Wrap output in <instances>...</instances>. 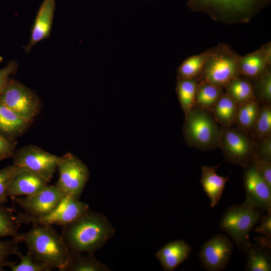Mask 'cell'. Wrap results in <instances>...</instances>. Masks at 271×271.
Wrapping results in <instances>:
<instances>
[{"mask_svg": "<svg viewBox=\"0 0 271 271\" xmlns=\"http://www.w3.org/2000/svg\"><path fill=\"white\" fill-rule=\"evenodd\" d=\"M115 232L106 217L89 209L64 225L62 236L71 254H93L112 238Z\"/></svg>", "mask_w": 271, "mask_h": 271, "instance_id": "obj_1", "label": "cell"}, {"mask_svg": "<svg viewBox=\"0 0 271 271\" xmlns=\"http://www.w3.org/2000/svg\"><path fill=\"white\" fill-rule=\"evenodd\" d=\"M18 240L25 243L33 257L50 270L64 271L71 254L62 235L51 225L33 224L28 232L19 234Z\"/></svg>", "mask_w": 271, "mask_h": 271, "instance_id": "obj_2", "label": "cell"}, {"mask_svg": "<svg viewBox=\"0 0 271 271\" xmlns=\"http://www.w3.org/2000/svg\"><path fill=\"white\" fill-rule=\"evenodd\" d=\"M221 130L211 112L196 105L185 115L183 134L190 147L205 151L219 148Z\"/></svg>", "mask_w": 271, "mask_h": 271, "instance_id": "obj_3", "label": "cell"}, {"mask_svg": "<svg viewBox=\"0 0 271 271\" xmlns=\"http://www.w3.org/2000/svg\"><path fill=\"white\" fill-rule=\"evenodd\" d=\"M270 0H187L192 10L208 14L224 22H246L267 6Z\"/></svg>", "mask_w": 271, "mask_h": 271, "instance_id": "obj_4", "label": "cell"}, {"mask_svg": "<svg viewBox=\"0 0 271 271\" xmlns=\"http://www.w3.org/2000/svg\"><path fill=\"white\" fill-rule=\"evenodd\" d=\"M208 55L199 81L210 83L222 88L239 76V57L226 46L207 51Z\"/></svg>", "mask_w": 271, "mask_h": 271, "instance_id": "obj_5", "label": "cell"}, {"mask_svg": "<svg viewBox=\"0 0 271 271\" xmlns=\"http://www.w3.org/2000/svg\"><path fill=\"white\" fill-rule=\"evenodd\" d=\"M260 216L258 208L244 201L232 205L226 210L220 220L219 228L231 237L239 249H242Z\"/></svg>", "mask_w": 271, "mask_h": 271, "instance_id": "obj_6", "label": "cell"}, {"mask_svg": "<svg viewBox=\"0 0 271 271\" xmlns=\"http://www.w3.org/2000/svg\"><path fill=\"white\" fill-rule=\"evenodd\" d=\"M221 127L219 148L225 160L243 168L251 164L256 140L250 133L236 127Z\"/></svg>", "mask_w": 271, "mask_h": 271, "instance_id": "obj_7", "label": "cell"}, {"mask_svg": "<svg viewBox=\"0 0 271 271\" xmlns=\"http://www.w3.org/2000/svg\"><path fill=\"white\" fill-rule=\"evenodd\" d=\"M0 102L30 123L38 115L41 107L40 100L34 91L12 78L0 96Z\"/></svg>", "mask_w": 271, "mask_h": 271, "instance_id": "obj_8", "label": "cell"}, {"mask_svg": "<svg viewBox=\"0 0 271 271\" xmlns=\"http://www.w3.org/2000/svg\"><path fill=\"white\" fill-rule=\"evenodd\" d=\"M65 195L56 185H48L33 195L11 198L24 211L19 213L22 223L28 224L50 213Z\"/></svg>", "mask_w": 271, "mask_h": 271, "instance_id": "obj_9", "label": "cell"}, {"mask_svg": "<svg viewBox=\"0 0 271 271\" xmlns=\"http://www.w3.org/2000/svg\"><path fill=\"white\" fill-rule=\"evenodd\" d=\"M59 177L56 185L68 195L79 199L89 177L87 167L76 156L67 153L59 157Z\"/></svg>", "mask_w": 271, "mask_h": 271, "instance_id": "obj_10", "label": "cell"}, {"mask_svg": "<svg viewBox=\"0 0 271 271\" xmlns=\"http://www.w3.org/2000/svg\"><path fill=\"white\" fill-rule=\"evenodd\" d=\"M13 164L31 172L49 183L57 168L59 157L39 147L29 145L15 152Z\"/></svg>", "mask_w": 271, "mask_h": 271, "instance_id": "obj_11", "label": "cell"}, {"mask_svg": "<svg viewBox=\"0 0 271 271\" xmlns=\"http://www.w3.org/2000/svg\"><path fill=\"white\" fill-rule=\"evenodd\" d=\"M233 248V243L228 237L218 234L202 245L199 257L207 270L220 271L229 262Z\"/></svg>", "mask_w": 271, "mask_h": 271, "instance_id": "obj_12", "label": "cell"}, {"mask_svg": "<svg viewBox=\"0 0 271 271\" xmlns=\"http://www.w3.org/2000/svg\"><path fill=\"white\" fill-rule=\"evenodd\" d=\"M243 168L245 201L255 207L264 210L267 213L271 212V188L252 164Z\"/></svg>", "mask_w": 271, "mask_h": 271, "instance_id": "obj_13", "label": "cell"}, {"mask_svg": "<svg viewBox=\"0 0 271 271\" xmlns=\"http://www.w3.org/2000/svg\"><path fill=\"white\" fill-rule=\"evenodd\" d=\"M89 209L88 204L80 201L79 199L65 195L50 213L43 217L32 219L29 223L63 226L77 219Z\"/></svg>", "mask_w": 271, "mask_h": 271, "instance_id": "obj_14", "label": "cell"}, {"mask_svg": "<svg viewBox=\"0 0 271 271\" xmlns=\"http://www.w3.org/2000/svg\"><path fill=\"white\" fill-rule=\"evenodd\" d=\"M55 0H44L40 7L32 28L31 38L24 49L29 52L40 41L50 35L55 12Z\"/></svg>", "mask_w": 271, "mask_h": 271, "instance_id": "obj_15", "label": "cell"}, {"mask_svg": "<svg viewBox=\"0 0 271 271\" xmlns=\"http://www.w3.org/2000/svg\"><path fill=\"white\" fill-rule=\"evenodd\" d=\"M48 183L37 175L19 168L9 185L8 196L10 198L30 196L44 188Z\"/></svg>", "mask_w": 271, "mask_h": 271, "instance_id": "obj_16", "label": "cell"}, {"mask_svg": "<svg viewBox=\"0 0 271 271\" xmlns=\"http://www.w3.org/2000/svg\"><path fill=\"white\" fill-rule=\"evenodd\" d=\"M270 63V45L268 44L260 50L239 57V70L240 75L250 80L260 76Z\"/></svg>", "mask_w": 271, "mask_h": 271, "instance_id": "obj_17", "label": "cell"}, {"mask_svg": "<svg viewBox=\"0 0 271 271\" xmlns=\"http://www.w3.org/2000/svg\"><path fill=\"white\" fill-rule=\"evenodd\" d=\"M191 251V246L186 241L176 240L165 244L155 255L164 270L173 271L189 257Z\"/></svg>", "mask_w": 271, "mask_h": 271, "instance_id": "obj_18", "label": "cell"}, {"mask_svg": "<svg viewBox=\"0 0 271 271\" xmlns=\"http://www.w3.org/2000/svg\"><path fill=\"white\" fill-rule=\"evenodd\" d=\"M220 164L214 167L201 166L200 182L203 190L210 201L212 208L216 206L219 202L224 189L228 177L218 175L216 171Z\"/></svg>", "mask_w": 271, "mask_h": 271, "instance_id": "obj_19", "label": "cell"}, {"mask_svg": "<svg viewBox=\"0 0 271 271\" xmlns=\"http://www.w3.org/2000/svg\"><path fill=\"white\" fill-rule=\"evenodd\" d=\"M246 257V269L249 271H270L271 270L270 249L250 240L243 246Z\"/></svg>", "mask_w": 271, "mask_h": 271, "instance_id": "obj_20", "label": "cell"}, {"mask_svg": "<svg viewBox=\"0 0 271 271\" xmlns=\"http://www.w3.org/2000/svg\"><path fill=\"white\" fill-rule=\"evenodd\" d=\"M28 122L10 108L0 102V133L14 137L24 131Z\"/></svg>", "mask_w": 271, "mask_h": 271, "instance_id": "obj_21", "label": "cell"}, {"mask_svg": "<svg viewBox=\"0 0 271 271\" xmlns=\"http://www.w3.org/2000/svg\"><path fill=\"white\" fill-rule=\"evenodd\" d=\"M238 104L224 92L211 112L217 123L222 127L234 124Z\"/></svg>", "mask_w": 271, "mask_h": 271, "instance_id": "obj_22", "label": "cell"}, {"mask_svg": "<svg viewBox=\"0 0 271 271\" xmlns=\"http://www.w3.org/2000/svg\"><path fill=\"white\" fill-rule=\"evenodd\" d=\"M198 84V78H177L176 91L185 115L195 105V98Z\"/></svg>", "mask_w": 271, "mask_h": 271, "instance_id": "obj_23", "label": "cell"}, {"mask_svg": "<svg viewBox=\"0 0 271 271\" xmlns=\"http://www.w3.org/2000/svg\"><path fill=\"white\" fill-rule=\"evenodd\" d=\"M260 104L256 98L238 104L234 123L236 127L250 133Z\"/></svg>", "mask_w": 271, "mask_h": 271, "instance_id": "obj_24", "label": "cell"}, {"mask_svg": "<svg viewBox=\"0 0 271 271\" xmlns=\"http://www.w3.org/2000/svg\"><path fill=\"white\" fill-rule=\"evenodd\" d=\"M224 88L225 92L237 104L256 98L251 80L240 75L230 81Z\"/></svg>", "mask_w": 271, "mask_h": 271, "instance_id": "obj_25", "label": "cell"}, {"mask_svg": "<svg viewBox=\"0 0 271 271\" xmlns=\"http://www.w3.org/2000/svg\"><path fill=\"white\" fill-rule=\"evenodd\" d=\"M222 87L199 81L195 98V105L211 112L224 93Z\"/></svg>", "mask_w": 271, "mask_h": 271, "instance_id": "obj_26", "label": "cell"}, {"mask_svg": "<svg viewBox=\"0 0 271 271\" xmlns=\"http://www.w3.org/2000/svg\"><path fill=\"white\" fill-rule=\"evenodd\" d=\"M23 224L19 213L15 215L14 210L0 203V239L11 236L18 239L19 231Z\"/></svg>", "mask_w": 271, "mask_h": 271, "instance_id": "obj_27", "label": "cell"}, {"mask_svg": "<svg viewBox=\"0 0 271 271\" xmlns=\"http://www.w3.org/2000/svg\"><path fill=\"white\" fill-rule=\"evenodd\" d=\"M107 266L97 260L92 253L71 254L69 264L64 271H107Z\"/></svg>", "mask_w": 271, "mask_h": 271, "instance_id": "obj_28", "label": "cell"}, {"mask_svg": "<svg viewBox=\"0 0 271 271\" xmlns=\"http://www.w3.org/2000/svg\"><path fill=\"white\" fill-rule=\"evenodd\" d=\"M208 55L207 51L187 58L177 70V78H196L200 75Z\"/></svg>", "mask_w": 271, "mask_h": 271, "instance_id": "obj_29", "label": "cell"}, {"mask_svg": "<svg viewBox=\"0 0 271 271\" xmlns=\"http://www.w3.org/2000/svg\"><path fill=\"white\" fill-rule=\"evenodd\" d=\"M250 133L256 140L271 136L270 103H261Z\"/></svg>", "mask_w": 271, "mask_h": 271, "instance_id": "obj_30", "label": "cell"}, {"mask_svg": "<svg viewBox=\"0 0 271 271\" xmlns=\"http://www.w3.org/2000/svg\"><path fill=\"white\" fill-rule=\"evenodd\" d=\"M256 85L254 86L255 97L260 103H270L271 101V73L269 68L258 78L254 79Z\"/></svg>", "mask_w": 271, "mask_h": 271, "instance_id": "obj_31", "label": "cell"}, {"mask_svg": "<svg viewBox=\"0 0 271 271\" xmlns=\"http://www.w3.org/2000/svg\"><path fill=\"white\" fill-rule=\"evenodd\" d=\"M16 255L20 257V261L17 264L15 263L9 266L12 271L51 270L47 267L37 261L28 251L25 255H23L19 252Z\"/></svg>", "mask_w": 271, "mask_h": 271, "instance_id": "obj_32", "label": "cell"}, {"mask_svg": "<svg viewBox=\"0 0 271 271\" xmlns=\"http://www.w3.org/2000/svg\"><path fill=\"white\" fill-rule=\"evenodd\" d=\"M20 241L16 238L8 241L0 240V271L5 266H10L16 263L11 262L9 257L18 252Z\"/></svg>", "mask_w": 271, "mask_h": 271, "instance_id": "obj_33", "label": "cell"}, {"mask_svg": "<svg viewBox=\"0 0 271 271\" xmlns=\"http://www.w3.org/2000/svg\"><path fill=\"white\" fill-rule=\"evenodd\" d=\"M18 169V167L13 164L0 170V203L7 201L9 185Z\"/></svg>", "mask_w": 271, "mask_h": 271, "instance_id": "obj_34", "label": "cell"}, {"mask_svg": "<svg viewBox=\"0 0 271 271\" xmlns=\"http://www.w3.org/2000/svg\"><path fill=\"white\" fill-rule=\"evenodd\" d=\"M252 164L271 188V162L262 159L254 155L251 161Z\"/></svg>", "mask_w": 271, "mask_h": 271, "instance_id": "obj_35", "label": "cell"}, {"mask_svg": "<svg viewBox=\"0 0 271 271\" xmlns=\"http://www.w3.org/2000/svg\"><path fill=\"white\" fill-rule=\"evenodd\" d=\"M254 155L271 162V136L256 140Z\"/></svg>", "mask_w": 271, "mask_h": 271, "instance_id": "obj_36", "label": "cell"}, {"mask_svg": "<svg viewBox=\"0 0 271 271\" xmlns=\"http://www.w3.org/2000/svg\"><path fill=\"white\" fill-rule=\"evenodd\" d=\"M18 68L17 63L11 61L4 68L0 69V96L10 78V76L16 73Z\"/></svg>", "mask_w": 271, "mask_h": 271, "instance_id": "obj_37", "label": "cell"}, {"mask_svg": "<svg viewBox=\"0 0 271 271\" xmlns=\"http://www.w3.org/2000/svg\"><path fill=\"white\" fill-rule=\"evenodd\" d=\"M16 144L0 133V161L12 158Z\"/></svg>", "mask_w": 271, "mask_h": 271, "instance_id": "obj_38", "label": "cell"}, {"mask_svg": "<svg viewBox=\"0 0 271 271\" xmlns=\"http://www.w3.org/2000/svg\"><path fill=\"white\" fill-rule=\"evenodd\" d=\"M255 232L271 237V212L262 217L260 224L255 228Z\"/></svg>", "mask_w": 271, "mask_h": 271, "instance_id": "obj_39", "label": "cell"}, {"mask_svg": "<svg viewBox=\"0 0 271 271\" xmlns=\"http://www.w3.org/2000/svg\"><path fill=\"white\" fill-rule=\"evenodd\" d=\"M271 237L266 236L264 235L258 236L254 238V240L257 243L266 247L269 248H271Z\"/></svg>", "mask_w": 271, "mask_h": 271, "instance_id": "obj_40", "label": "cell"}, {"mask_svg": "<svg viewBox=\"0 0 271 271\" xmlns=\"http://www.w3.org/2000/svg\"><path fill=\"white\" fill-rule=\"evenodd\" d=\"M3 57L0 56V63L3 61Z\"/></svg>", "mask_w": 271, "mask_h": 271, "instance_id": "obj_41", "label": "cell"}]
</instances>
